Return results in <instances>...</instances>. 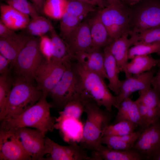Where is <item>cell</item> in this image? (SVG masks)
Wrapping results in <instances>:
<instances>
[{"mask_svg":"<svg viewBox=\"0 0 160 160\" xmlns=\"http://www.w3.org/2000/svg\"><path fill=\"white\" fill-rule=\"evenodd\" d=\"M42 95L34 105L21 114L1 121V128L7 130L16 127H31L42 131L45 135L52 132L55 128L57 118L52 116L51 104Z\"/></svg>","mask_w":160,"mask_h":160,"instance_id":"cell-1","label":"cell"},{"mask_svg":"<svg viewBox=\"0 0 160 160\" xmlns=\"http://www.w3.org/2000/svg\"><path fill=\"white\" fill-rule=\"evenodd\" d=\"M74 65L81 80V99L82 102L95 103L111 112L115 105L116 96L110 92L104 79L97 73L85 69L78 63Z\"/></svg>","mask_w":160,"mask_h":160,"instance_id":"cell-2","label":"cell"},{"mask_svg":"<svg viewBox=\"0 0 160 160\" xmlns=\"http://www.w3.org/2000/svg\"><path fill=\"white\" fill-rule=\"evenodd\" d=\"M42 95L33 83L16 77L0 120L18 115L35 104Z\"/></svg>","mask_w":160,"mask_h":160,"instance_id":"cell-3","label":"cell"},{"mask_svg":"<svg viewBox=\"0 0 160 160\" xmlns=\"http://www.w3.org/2000/svg\"><path fill=\"white\" fill-rule=\"evenodd\" d=\"M83 103L87 117L80 141V146L85 150L96 151L102 145V132L104 127L108 125L109 116L96 104L90 102Z\"/></svg>","mask_w":160,"mask_h":160,"instance_id":"cell-4","label":"cell"},{"mask_svg":"<svg viewBox=\"0 0 160 160\" xmlns=\"http://www.w3.org/2000/svg\"><path fill=\"white\" fill-rule=\"evenodd\" d=\"M66 70L62 78L50 92L52 107L61 111L71 101L80 99L82 91L81 80L74 64L65 66Z\"/></svg>","mask_w":160,"mask_h":160,"instance_id":"cell-5","label":"cell"},{"mask_svg":"<svg viewBox=\"0 0 160 160\" xmlns=\"http://www.w3.org/2000/svg\"><path fill=\"white\" fill-rule=\"evenodd\" d=\"M40 38L30 36L12 67L16 77L33 82L45 59L39 48Z\"/></svg>","mask_w":160,"mask_h":160,"instance_id":"cell-6","label":"cell"},{"mask_svg":"<svg viewBox=\"0 0 160 160\" xmlns=\"http://www.w3.org/2000/svg\"><path fill=\"white\" fill-rule=\"evenodd\" d=\"M129 10L130 7L125 3L109 5L98 10L112 41L129 33Z\"/></svg>","mask_w":160,"mask_h":160,"instance_id":"cell-7","label":"cell"},{"mask_svg":"<svg viewBox=\"0 0 160 160\" xmlns=\"http://www.w3.org/2000/svg\"><path fill=\"white\" fill-rule=\"evenodd\" d=\"M129 7L130 31L160 26V0H143Z\"/></svg>","mask_w":160,"mask_h":160,"instance_id":"cell-8","label":"cell"},{"mask_svg":"<svg viewBox=\"0 0 160 160\" xmlns=\"http://www.w3.org/2000/svg\"><path fill=\"white\" fill-rule=\"evenodd\" d=\"M10 129L15 133L23 148L33 160H43L46 136L42 131L27 127H16Z\"/></svg>","mask_w":160,"mask_h":160,"instance_id":"cell-9","label":"cell"},{"mask_svg":"<svg viewBox=\"0 0 160 160\" xmlns=\"http://www.w3.org/2000/svg\"><path fill=\"white\" fill-rule=\"evenodd\" d=\"M68 146L58 144L47 137L44 139V155L49 156L48 160H93L85 149L77 144L76 142L70 143Z\"/></svg>","mask_w":160,"mask_h":160,"instance_id":"cell-10","label":"cell"},{"mask_svg":"<svg viewBox=\"0 0 160 160\" xmlns=\"http://www.w3.org/2000/svg\"><path fill=\"white\" fill-rule=\"evenodd\" d=\"M66 70L65 65L44 59L36 74V87L46 96L61 79Z\"/></svg>","mask_w":160,"mask_h":160,"instance_id":"cell-11","label":"cell"},{"mask_svg":"<svg viewBox=\"0 0 160 160\" xmlns=\"http://www.w3.org/2000/svg\"><path fill=\"white\" fill-rule=\"evenodd\" d=\"M134 149L146 159H152L160 152V121L143 129L135 143Z\"/></svg>","mask_w":160,"mask_h":160,"instance_id":"cell-12","label":"cell"},{"mask_svg":"<svg viewBox=\"0 0 160 160\" xmlns=\"http://www.w3.org/2000/svg\"><path fill=\"white\" fill-rule=\"evenodd\" d=\"M0 160H33L13 131L0 129Z\"/></svg>","mask_w":160,"mask_h":160,"instance_id":"cell-13","label":"cell"},{"mask_svg":"<svg viewBox=\"0 0 160 160\" xmlns=\"http://www.w3.org/2000/svg\"><path fill=\"white\" fill-rule=\"evenodd\" d=\"M155 73V70H151L139 75L126 78L121 81L119 94L116 96L114 107L118 109L122 102L129 97L133 93L146 89L151 87L152 79Z\"/></svg>","mask_w":160,"mask_h":160,"instance_id":"cell-14","label":"cell"},{"mask_svg":"<svg viewBox=\"0 0 160 160\" xmlns=\"http://www.w3.org/2000/svg\"><path fill=\"white\" fill-rule=\"evenodd\" d=\"M73 59L83 68L99 74L103 79H107L104 66V55L102 49L92 47L76 54Z\"/></svg>","mask_w":160,"mask_h":160,"instance_id":"cell-15","label":"cell"},{"mask_svg":"<svg viewBox=\"0 0 160 160\" xmlns=\"http://www.w3.org/2000/svg\"><path fill=\"white\" fill-rule=\"evenodd\" d=\"M65 41L73 58L76 54L92 47V41L87 19L82 21Z\"/></svg>","mask_w":160,"mask_h":160,"instance_id":"cell-16","label":"cell"},{"mask_svg":"<svg viewBox=\"0 0 160 160\" xmlns=\"http://www.w3.org/2000/svg\"><path fill=\"white\" fill-rule=\"evenodd\" d=\"M30 36L24 33L0 36V54L10 61L11 67Z\"/></svg>","mask_w":160,"mask_h":160,"instance_id":"cell-17","label":"cell"},{"mask_svg":"<svg viewBox=\"0 0 160 160\" xmlns=\"http://www.w3.org/2000/svg\"><path fill=\"white\" fill-rule=\"evenodd\" d=\"M0 11V22L13 30L24 29L30 21L29 16L7 4L1 5Z\"/></svg>","mask_w":160,"mask_h":160,"instance_id":"cell-18","label":"cell"},{"mask_svg":"<svg viewBox=\"0 0 160 160\" xmlns=\"http://www.w3.org/2000/svg\"><path fill=\"white\" fill-rule=\"evenodd\" d=\"M87 19L92 39V47L102 49L108 46L112 41L101 20L98 10L91 18Z\"/></svg>","mask_w":160,"mask_h":160,"instance_id":"cell-19","label":"cell"},{"mask_svg":"<svg viewBox=\"0 0 160 160\" xmlns=\"http://www.w3.org/2000/svg\"><path fill=\"white\" fill-rule=\"evenodd\" d=\"M83 127L79 120L59 117L57 118L55 125V128L60 130L64 140L69 143L80 141L82 136Z\"/></svg>","mask_w":160,"mask_h":160,"instance_id":"cell-20","label":"cell"},{"mask_svg":"<svg viewBox=\"0 0 160 160\" xmlns=\"http://www.w3.org/2000/svg\"><path fill=\"white\" fill-rule=\"evenodd\" d=\"M129 35V33L124 34L113 41L107 46L116 61L120 72H125L128 63V51L131 47Z\"/></svg>","mask_w":160,"mask_h":160,"instance_id":"cell-21","label":"cell"},{"mask_svg":"<svg viewBox=\"0 0 160 160\" xmlns=\"http://www.w3.org/2000/svg\"><path fill=\"white\" fill-rule=\"evenodd\" d=\"M91 156L93 160H140L143 158L139 153L133 149L115 150L103 145L97 151H92Z\"/></svg>","mask_w":160,"mask_h":160,"instance_id":"cell-22","label":"cell"},{"mask_svg":"<svg viewBox=\"0 0 160 160\" xmlns=\"http://www.w3.org/2000/svg\"><path fill=\"white\" fill-rule=\"evenodd\" d=\"M50 32L52 42L51 60L66 65L73 59L65 41L58 34L53 26Z\"/></svg>","mask_w":160,"mask_h":160,"instance_id":"cell-23","label":"cell"},{"mask_svg":"<svg viewBox=\"0 0 160 160\" xmlns=\"http://www.w3.org/2000/svg\"><path fill=\"white\" fill-rule=\"evenodd\" d=\"M104 55V66L109 81L108 86L111 90L118 95L119 92L121 81L119 79L120 72L116 61L108 46L103 48Z\"/></svg>","mask_w":160,"mask_h":160,"instance_id":"cell-24","label":"cell"},{"mask_svg":"<svg viewBox=\"0 0 160 160\" xmlns=\"http://www.w3.org/2000/svg\"><path fill=\"white\" fill-rule=\"evenodd\" d=\"M128 62L124 73L126 78L140 74L151 70L158 65L159 60L154 58L150 55L135 57Z\"/></svg>","mask_w":160,"mask_h":160,"instance_id":"cell-25","label":"cell"},{"mask_svg":"<svg viewBox=\"0 0 160 160\" xmlns=\"http://www.w3.org/2000/svg\"><path fill=\"white\" fill-rule=\"evenodd\" d=\"M142 131L134 132L123 136H112L103 137L102 144H105L109 148L115 150H126L132 149Z\"/></svg>","mask_w":160,"mask_h":160,"instance_id":"cell-26","label":"cell"},{"mask_svg":"<svg viewBox=\"0 0 160 160\" xmlns=\"http://www.w3.org/2000/svg\"><path fill=\"white\" fill-rule=\"evenodd\" d=\"M139 98L147 107L149 119L153 121L159 120L160 97L157 91L151 87L139 91Z\"/></svg>","mask_w":160,"mask_h":160,"instance_id":"cell-27","label":"cell"},{"mask_svg":"<svg viewBox=\"0 0 160 160\" xmlns=\"http://www.w3.org/2000/svg\"><path fill=\"white\" fill-rule=\"evenodd\" d=\"M131 47L139 43H151L160 42V26L140 30L133 29L129 32Z\"/></svg>","mask_w":160,"mask_h":160,"instance_id":"cell-28","label":"cell"},{"mask_svg":"<svg viewBox=\"0 0 160 160\" xmlns=\"http://www.w3.org/2000/svg\"><path fill=\"white\" fill-rule=\"evenodd\" d=\"M32 19L24 29L25 34L29 36L40 37L50 32L53 25L45 17L39 15Z\"/></svg>","mask_w":160,"mask_h":160,"instance_id":"cell-29","label":"cell"},{"mask_svg":"<svg viewBox=\"0 0 160 160\" xmlns=\"http://www.w3.org/2000/svg\"><path fill=\"white\" fill-rule=\"evenodd\" d=\"M116 120V122L122 120H127L137 127H143L137 100L134 101L132 103L121 106L117 113Z\"/></svg>","mask_w":160,"mask_h":160,"instance_id":"cell-30","label":"cell"},{"mask_svg":"<svg viewBox=\"0 0 160 160\" xmlns=\"http://www.w3.org/2000/svg\"><path fill=\"white\" fill-rule=\"evenodd\" d=\"M137 126L127 120H122L113 125H107L103 128L102 137L106 136H123L134 132Z\"/></svg>","mask_w":160,"mask_h":160,"instance_id":"cell-31","label":"cell"},{"mask_svg":"<svg viewBox=\"0 0 160 160\" xmlns=\"http://www.w3.org/2000/svg\"><path fill=\"white\" fill-rule=\"evenodd\" d=\"M68 0H46L42 12L47 17L60 20L66 11Z\"/></svg>","mask_w":160,"mask_h":160,"instance_id":"cell-32","label":"cell"},{"mask_svg":"<svg viewBox=\"0 0 160 160\" xmlns=\"http://www.w3.org/2000/svg\"><path fill=\"white\" fill-rule=\"evenodd\" d=\"M81 22V19L66 11L60 19L59 36L65 41Z\"/></svg>","mask_w":160,"mask_h":160,"instance_id":"cell-33","label":"cell"},{"mask_svg":"<svg viewBox=\"0 0 160 160\" xmlns=\"http://www.w3.org/2000/svg\"><path fill=\"white\" fill-rule=\"evenodd\" d=\"M95 11V6L81 0H68L66 12L81 19Z\"/></svg>","mask_w":160,"mask_h":160,"instance_id":"cell-34","label":"cell"},{"mask_svg":"<svg viewBox=\"0 0 160 160\" xmlns=\"http://www.w3.org/2000/svg\"><path fill=\"white\" fill-rule=\"evenodd\" d=\"M160 51V42L151 43H139L130 47L128 53L129 59L138 56L150 55Z\"/></svg>","mask_w":160,"mask_h":160,"instance_id":"cell-35","label":"cell"},{"mask_svg":"<svg viewBox=\"0 0 160 160\" xmlns=\"http://www.w3.org/2000/svg\"><path fill=\"white\" fill-rule=\"evenodd\" d=\"M84 110V105L81 100L80 99H74L68 103L63 111L59 112V117L71 118L79 121Z\"/></svg>","mask_w":160,"mask_h":160,"instance_id":"cell-36","label":"cell"},{"mask_svg":"<svg viewBox=\"0 0 160 160\" xmlns=\"http://www.w3.org/2000/svg\"><path fill=\"white\" fill-rule=\"evenodd\" d=\"M14 80L9 75L0 76V115L3 113L11 92Z\"/></svg>","mask_w":160,"mask_h":160,"instance_id":"cell-37","label":"cell"},{"mask_svg":"<svg viewBox=\"0 0 160 160\" xmlns=\"http://www.w3.org/2000/svg\"><path fill=\"white\" fill-rule=\"evenodd\" d=\"M6 2L8 4L32 18L39 15V12L33 4L27 0H10Z\"/></svg>","mask_w":160,"mask_h":160,"instance_id":"cell-38","label":"cell"},{"mask_svg":"<svg viewBox=\"0 0 160 160\" xmlns=\"http://www.w3.org/2000/svg\"><path fill=\"white\" fill-rule=\"evenodd\" d=\"M39 46L40 50L44 58L48 60L52 57L51 39L45 35L40 37Z\"/></svg>","mask_w":160,"mask_h":160,"instance_id":"cell-39","label":"cell"},{"mask_svg":"<svg viewBox=\"0 0 160 160\" xmlns=\"http://www.w3.org/2000/svg\"><path fill=\"white\" fill-rule=\"evenodd\" d=\"M140 114L142 121L143 129L148 127V119L147 107L138 98L137 100Z\"/></svg>","mask_w":160,"mask_h":160,"instance_id":"cell-40","label":"cell"},{"mask_svg":"<svg viewBox=\"0 0 160 160\" xmlns=\"http://www.w3.org/2000/svg\"><path fill=\"white\" fill-rule=\"evenodd\" d=\"M10 61L0 54V75H9L10 71L9 65Z\"/></svg>","mask_w":160,"mask_h":160,"instance_id":"cell-41","label":"cell"},{"mask_svg":"<svg viewBox=\"0 0 160 160\" xmlns=\"http://www.w3.org/2000/svg\"><path fill=\"white\" fill-rule=\"evenodd\" d=\"M159 69L156 75L153 77L151 85L157 92L160 97V59L158 64Z\"/></svg>","mask_w":160,"mask_h":160,"instance_id":"cell-42","label":"cell"},{"mask_svg":"<svg viewBox=\"0 0 160 160\" xmlns=\"http://www.w3.org/2000/svg\"><path fill=\"white\" fill-rule=\"evenodd\" d=\"M87 3L103 9L109 5L105 0H81Z\"/></svg>","mask_w":160,"mask_h":160,"instance_id":"cell-43","label":"cell"},{"mask_svg":"<svg viewBox=\"0 0 160 160\" xmlns=\"http://www.w3.org/2000/svg\"><path fill=\"white\" fill-rule=\"evenodd\" d=\"M14 31L0 22V36H9L14 34L15 33Z\"/></svg>","mask_w":160,"mask_h":160,"instance_id":"cell-44","label":"cell"},{"mask_svg":"<svg viewBox=\"0 0 160 160\" xmlns=\"http://www.w3.org/2000/svg\"><path fill=\"white\" fill-rule=\"evenodd\" d=\"M38 12L43 13V8L46 0H31Z\"/></svg>","mask_w":160,"mask_h":160,"instance_id":"cell-45","label":"cell"},{"mask_svg":"<svg viewBox=\"0 0 160 160\" xmlns=\"http://www.w3.org/2000/svg\"><path fill=\"white\" fill-rule=\"evenodd\" d=\"M143 0H125V3L129 6L133 5Z\"/></svg>","mask_w":160,"mask_h":160,"instance_id":"cell-46","label":"cell"},{"mask_svg":"<svg viewBox=\"0 0 160 160\" xmlns=\"http://www.w3.org/2000/svg\"><path fill=\"white\" fill-rule=\"evenodd\" d=\"M152 160H160V152L157 155L154 157Z\"/></svg>","mask_w":160,"mask_h":160,"instance_id":"cell-47","label":"cell"},{"mask_svg":"<svg viewBox=\"0 0 160 160\" xmlns=\"http://www.w3.org/2000/svg\"><path fill=\"white\" fill-rule=\"evenodd\" d=\"M159 114L160 116V104L159 106Z\"/></svg>","mask_w":160,"mask_h":160,"instance_id":"cell-48","label":"cell"},{"mask_svg":"<svg viewBox=\"0 0 160 160\" xmlns=\"http://www.w3.org/2000/svg\"><path fill=\"white\" fill-rule=\"evenodd\" d=\"M157 54L159 55V56H160V51L157 53Z\"/></svg>","mask_w":160,"mask_h":160,"instance_id":"cell-49","label":"cell"},{"mask_svg":"<svg viewBox=\"0 0 160 160\" xmlns=\"http://www.w3.org/2000/svg\"><path fill=\"white\" fill-rule=\"evenodd\" d=\"M9 0H6V1H9Z\"/></svg>","mask_w":160,"mask_h":160,"instance_id":"cell-50","label":"cell"},{"mask_svg":"<svg viewBox=\"0 0 160 160\" xmlns=\"http://www.w3.org/2000/svg\"></svg>","mask_w":160,"mask_h":160,"instance_id":"cell-51","label":"cell"}]
</instances>
